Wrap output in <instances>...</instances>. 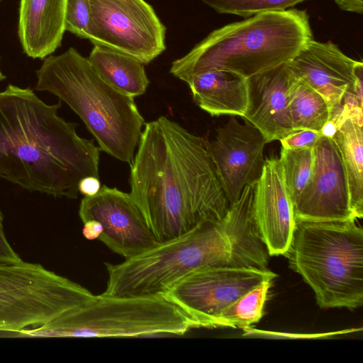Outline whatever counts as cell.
Here are the masks:
<instances>
[{
  "mask_svg": "<svg viewBox=\"0 0 363 363\" xmlns=\"http://www.w3.org/2000/svg\"><path fill=\"white\" fill-rule=\"evenodd\" d=\"M144 126L130 162V194L157 240L222 219L230 203L208 140L163 116Z\"/></svg>",
  "mask_w": 363,
  "mask_h": 363,
  "instance_id": "1",
  "label": "cell"
},
{
  "mask_svg": "<svg viewBox=\"0 0 363 363\" xmlns=\"http://www.w3.org/2000/svg\"><path fill=\"white\" fill-rule=\"evenodd\" d=\"M29 88L0 91V177L29 191L78 197L79 181L99 178L100 148L80 137Z\"/></svg>",
  "mask_w": 363,
  "mask_h": 363,
  "instance_id": "2",
  "label": "cell"
},
{
  "mask_svg": "<svg viewBox=\"0 0 363 363\" xmlns=\"http://www.w3.org/2000/svg\"><path fill=\"white\" fill-rule=\"evenodd\" d=\"M269 257L254 217L253 192L245 189L220 220L201 224L121 263L106 262L108 281L101 294L163 296L197 270L217 267L265 269Z\"/></svg>",
  "mask_w": 363,
  "mask_h": 363,
  "instance_id": "3",
  "label": "cell"
},
{
  "mask_svg": "<svg viewBox=\"0 0 363 363\" xmlns=\"http://www.w3.org/2000/svg\"><path fill=\"white\" fill-rule=\"evenodd\" d=\"M311 39L305 11L260 13L212 31L174 60L170 73L186 83L197 74L214 69L248 79L289 62Z\"/></svg>",
  "mask_w": 363,
  "mask_h": 363,
  "instance_id": "4",
  "label": "cell"
},
{
  "mask_svg": "<svg viewBox=\"0 0 363 363\" xmlns=\"http://www.w3.org/2000/svg\"><path fill=\"white\" fill-rule=\"evenodd\" d=\"M35 74V89L67 104L101 150L120 161H132L145 123L133 97L107 84L74 48L45 57Z\"/></svg>",
  "mask_w": 363,
  "mask_h": 363,
  "instance_id": "5",
  "label": "cell"
},
{
  "mask_svg": "<svg viewBox=\"0 0 363 363\" xmlns=\"http://www.w3.org/2000/svg\"><path fill=\"white\" fill-rule=\"evenodd\" d=\"M355 220L296 221L285 256L320 308L362 306L363 230Z\"/></svg>",
  "mask_w": 363,
  "mask_h": 363,
  "instance_id": "6",
  "label": "cell"
},
{
  "mask_svg": "<svg viewBox=\"0 0 363 363\" xmlns=\"http://www.w3.org/2000/svg\"><path fill=\"white\" fill-rule=\"evenodd\" d=\"M196 323L163 296L112 297L102 294L45 326L34 337H128L184 335Z\"/></svg>",
  "mask_w": 363,
  "mask_h": 363,
  "instance_id": "7",
  "label": "cell"
},
{
  "mask_svg": "<svg viewBox=\"0 0 363 363\" xmlns=\"http://www.w3.org/2000/svg\"><path fill=\"white\" fill-rule=\"evenodd\" d=\"M96 296L40 264L0 262V335L23 337Z\"/></svg>",
  "mask_w": 363,
  "mask_h": 363,
  "instance_id": "8",
  "label": "cell"
},
{
  "mask_svg": "<svg viewBox=\"0 0 363 363\" xmlns=\"http://www.w3.org/2000/svg\"><path fill=\"white\" fill-rule=\"evenodd\" d=\"M89 39L147 64L165 50V27L145 0H88Z\"/></svg>",
  "mask_w": 363,
  "mask_h": 363,
  "instance_id": "9",
  "label": "cell"
},
{
  "mask_svg": "<svg viewBox=\"0 0 363 363\" xmlns=\"http://www.w3.org/2000/svg\"><path fill=\"white\" fill-rule=\"evenodd\" d=\"M277 274L268 269L217 267L197 270L164 297L179 306L199 328H217L223 311L242 295Z\"/></svg>",
  "mask_w": 363,
  "mask_h": 363,
  "instance_id": "10",
  "label": "cell"
},
{
  "mask_svg": "<svg viewBox=\"0 0 363 363\" xmlns=\"http://www.w3.org/2000/svg\"><path fill=\"white\" fill-rule=\"evenodd\" d=\"M292 75L306 82L326 100L335 122L345 95L362 101L363 64L345 55L330 41L308 40L286 63Z\"/></svg>",
  "mask_w": 363,
  "mask_h": 363,
  "instance_id": "11",
  "label": "cell"
},
{
  "mask_svg": "<svg viewBox=\"0 0 363 363\" xmlns=\"http://www.w3.org/2000/svg\"><path fill=\"white\" fill-rule=\"evenodd\" d=\"M79 215L83 223L95 220L103 227L99 239L112 252L128 259L160 243L130 194L102 186L92 196H84Z\"/></svg>",
  "mask_w": 363,
  "mask_h": 363,
  "instance_id": "12",
  "label": "cell"
},
{
  "mask_svg": "<svg viewBox=\"0 0 363 363\" xmlns=\"http://www.w3.org/2000/svg\"><path fill=\"white\" fill-rule=\"evenodd\" d=\"M311 179L294 203L296 221L356 220L340 151L332 138L322 135L313 147Z\"/></svg>",
  "mask_w": 363,
  "mask_h": 363,
  "instance_id": "13",
  "label": "cell"
},
{
  "mask_svg": "<svg viewBox=\"0 0 363 363\" xmlns=\"http://www.w3.org/2000/svg\"><path fill=\"white\" fill-rule=\"evenodd\" d=\"M267 143L257 128L246 120L239 123L235 116L216 130L212 141L208 140L211 157L230 205L245 187L259 180L265 162Z\"/></svg>",
  "mask_w": 363,
  "mask_h": 363,
  "instance_id": "14",
  "label": "cell"
},
{
  "mask_svg": "<svg viewBox=\"0 0 363 363\" xmlns=\"http://www.w3.org/2000/svg\"><path fill=\"white\" fill-rule=\"evenodd\" d=\"M255 222L269 256L285 255L291 245L296 218L279 158L265 159L254 191Z\"/></svg>",
  "mask_w": 363,
  "mask_h": 363,
  "instance_id": "15",
  "label": "cell"
},
{
  "mask_svg": "<svg viewBox=\"0 0 363 363\" xmlns=\"http://www.w3.org/2000/svg\"><path fill=\"white\" fill-rule=\"evenodd\" d=\"M292 79L286 63L247 79L249 104L242 118L257 128L267 143L295 131L289 109Z\"/></svg>",
  "mask_w": 363,
  "mask_h": 363,
  "instance_id": "16",
  "label": "cell"
},
{
  "mask_svg": "<svg viewBox=\"0 0 363 363\" xmlns=\"http://www.w3.org/2000/svg\"><path fill=\"white\" fill-rule=\"evenodd\" d=\"M67 0H21L18 35L24 52L44 60L61 45Z\"/></svg>",
  "mask_w": 363,
  "mask_h": 363,
  "instance_id": "17",
  "label": "cell"
},
{
  "mask_svg": "<svg viewBox=\"0 0 363 363\" xmlns=\"http://www.w3.org/2000/svg\"><path fill=\"white\" fill-rule=\"evenodd\" d=\"M194 101L212 116L242 117L249 104L247 79L223 70H208L186 82Z\"/></svg>",
  "mask_w": 363,
  "mask_h": 363,
  "instance_id": "18",
  "label": "cell"
},
{
  "mask_svg": "<svg viewBox=\"0 0 363 363\" xmlns=\"http://www.w3.org/2000/svg\"><path fill=\"white\" fill-rule=\"evenodd\" d=\"M362 125V108L343 106L335 121V132L331 137L342 157L350 207L355 219L363 216Z\"/></svg>",
  "mask_w": 363,
  "mask_h": 363,
  "instance_id": "19",
  "label": "cell"
},
{
  "mask_svg": "<svg viewBox=\"0 0 363 363\" xmlns=\"http://www.w3.org/2000/svg\"><path fill=\"white\" fill-rule=\"evenodd\" d=\"M88 60L99 75L116 90L133 98L145 93L150 81L145 64L138 59L94 45Z\"/></svg>",
  "mask_w": 363,
  "mask_h": 363,
  "instance_id": "20",
  "label": "cell"
},
{
  "mask_svg": "<svg viewBox=\"0 0 363 363\" xmlns=\"http://www.w3.org/2000/svg\"><path fill=\"white\" fill-rule=\"evenodd\" d=\"M289 109L293 128L322 133L331 113L325 98L302 80L293 76L289 89Z\"/></svg>",
  "mask_w": 363,
  "mask_h": 363,
  "instance_id": "21",
  "label": "cell"
},
{
  "mask_svg": "<svg viewBox=\"0 0 363 363\" xmlns=\"http://www.w3.org/2000/svg\"><path fill=\"white\" fill-rule=\"evenodd\" d=\"M272 281H265L237 298L220 313L218 327L246 329L257 323L263 315V309Z\"/></svg>",
  "mask_w": 363,
  "mask_h": 363,
  "instance_id": "22",
  "label": "cell"
},
{
  "mask_svg": "<svg viewBox=\"0 0 363 363\" xmlns=\"http://www.w3.org/2000/svg\"><path fill=\"white\" fill-rule=\"evenodd\" d=\"M279 160L294 204L307 186L312 175L314 164L313 147H281Z\"/></svg>",
  "mask_w": 363,
  "mask_h": 363,
  "instance_id": "23",
  "label": "cell"
},
{
  "mask_svg": "<svg viewBox=\"0 0 363 363\" xmlns=\"http://www.w3.org/2000/svg\"><path fill=\"white\" fill-rule=\"evenodd\" d=\"M220 13L250 17L257 13L280 11L306 0H199Z\"/></svg>",
  "mask_w": 363,
  "mask_h": 363,
  "instance_id": "24",
  "label": "cell"
},
{
  "mask_svg": "<svg viewBox=\"0 0 363 363\" xmlns=\"http://www.w3.org/2000/svg\"><path fill=\"white\" fill-rule=\"evenodd\" d=\"M91 26V13L88 0H67L65 30L77 36L89 39Z\"/></svg>",
  "mask_w": 363,
  "mask_h": 363,
  "instance_id": "25",
  "label": "cell"
},
{
  "mask_svg": "<svg viewBox=\"0 0 363 363\" xmlns=\"http://www.w3.org/2000/svg\"><path fill=\"white\" fill-rule=\"evenodd\" d=\"M322 133L312 130H299L291 133L279 141L281 147L286 149L313 148Z\"/></svg>",
  "mask_w": 363,
  "mask_h": 363,
  "instance_id": "26",
  "label": "cell"
},
{
  "mask_svg": "<svg viewBox=\"0 0 363 363\" xmlns=\"http://www.w3.org/2000/svg\"><path fill=\"white\" fill-rule=\"evenodd\" d=\"M4 217L0 210V262H18L22 260L13 249L6 236L4 225Z\"/></svg>",
  "mask_w": 363,
  "mask_h": 363,
  "instance_id": "27",
  "label": "cell"
},
{
  "mask_svg": "<svg viewBox=\"0 0 363 363\" xmlns=\"http://www.w3.org/2000/svg\"><path fill=\"white\" fill-rule=\"evenodd\" d=\"M101 187L99 178L93 176L82 178L78 184L79 192L84 196L96 195L99 191Z\"/></svg>",
  "mask_w": 363,
  "mask_h": 363,
  "instance_id": "28",
  "label": "cell"
},
{
  "mask_svg": "<svg viewBox=\"0 0 363 363\" xmlns=\"http://www.w3.org/2000/svg\"><path fill=\"white\" fill-rule=\"evenodd\" d=\"M83 223L84 237L89 240H98L103 231L102 225L95 220H89Z\"/></svg>",
  "mask_w": 363,
  "mask_h": 363,
  "instance_id": "29",
  "label": "cell"
},
{
  "mask_svg": "<svg viewBox=\"0 0 363 363\" xmlns=\"http://www.w3.org/2000/svg\"><path fill=\"white\" fill-rule=\"evenodd\" d=\"M335 2L343 11L359 14L363 13V0H335Z\"/></svg>",
  "mask_w": 363,
  "mask_h": 363,
  "instance_id": "30",
  "label": "cell"
},
{
  "mask_svg": "<svg viewBox=\"0 0 363 363\" xmlns=\"http://www.w3.org/2000/svg\"><path fill=\"white\" fill-rule=\"evenodd\" d=\"M6 78L5 75L2 73L0 67V82Z\"/></svg>",
  "mask_w": 363,
  "mask_h": 363,
  "instance_id": "31",
  "label": "cell"
},
{
  "mask_svg": "<svg viewBox=\"0 0 363 363\" xmlns=\"http://www.w3.org/2000/svg\"><path fill=\"white\" fill-rule=\"evenodd\" d=\"M0 1H1V0H0Z\"/></svg>",
  "mask_w": 363,
  "mask_h": 363,
  "instance_id": "32",
  "label": "cell"
}]
</instances>
